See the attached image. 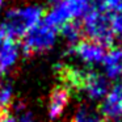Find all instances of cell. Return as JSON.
<instances>
[{
  "label": "cell",
  "mask_w": 122,
  "mask_h": 122,
  "mask_svg": "<svg viewBox=\"0 0 122 122\" xmlns=\"http://www.w3.org/2000/svg\"><path fill=\"white\" fill-rule=\"evenodd\" d=\"M58 30L61 32V34L63 36L64 40L71 45V47L76 45L79 41H81V37H83L81 22H79L77 20L66 22V24H63Z\"/></svg>",
  "instance_id": "9"
},
{
  "label": "cell",
  "mask_w": 122,
  "mask_h": 122,
  "mask_svg": "<svg viewBox=\"0 0 122 122\" xmlns=\"http://www.w3.org/2000/svg\"><path fill=\"white\" fill-rule=\"evenodd\" d=\"M43 8L38 5H25L19 8H12L7 11L0 30L5 38L19 40L22 38L29 29L42 20Z\"/></svg>",
  "instance_id": "2"
},
{
  "label": "cell",
  "mask_w": 122,
  "mask_h": 122,
  "mask_svg": "<svg viewBox=\"0 0 122 122\" xmlns=\"http://www.w3.org/2000/svg\"><path fill=\"white\" fill-rule=\"evenodd\" d=\"M1 74H3V72H1V71H0V75H1Z\"/></svg>",
  "instance_id": "18"
},
{
  "label": "cell",
  "mask_w": 122,
  "mask_h": 122,
  "mask_svg": "<svg viewBox=\"0 0 122 122\" xmlns=\"http://www.w3.org/2000/svg\"><path fill=\"white\" fill-rule=\"evenodd\" d=\"M0 122H17V121L9 112L1 110L0 112Z\"/></svg>",
  "instance_id": "14"
},
{
  "label": "cell",
  "mask_w": 122,
  "mask_h": 122,
  "mask_svg": "<svg viewBox=\"0 0 122 122\" xmlns=\"http://www.w3.org/2000/svg\"><path fill=\"white\" fill-rule=\"evenodd\" d=\"M49 3H53V4H56V3H59L61 0H47Z\"/></svg>",
  "instance_id": "16"
},
{
  "label": "cell",
  "mask_w": 122,
  "mask_h": 122,
  "mask_svg": "<svg viewBox=\"0 0 122 122\" xmlns=\"http://www.w3.org/2000/svg\"><path fill=\"white\" fill-rule=\"evenodd\" d=\"M71 51H74L84 63L91 64V66L102 63L104 56H105V54H106L105 47L98 45L97 42L87 40V38L79 41L75 46H72Z\"/></svg>",
  "instance_id": "5"
},
{
  "label": "cell",
  "mask_w": 122,
  "mask_h": 122,
  "mask_svg": "<svg viewBox=\"0 0 122 122\" xmlns=\"http://www.w3.org/2000/svg\"><path fill=\"white\" fill-rule=\"evenodd\" d=\"M56 36L58 29L41 20L22 37V51L25 55H34L50 50L56 41Z\"/></svg>",
  "instance_id": "3"
},
{
  "label": "cell",
  "mask_w": 122,
  "mask_h": 122,
  "mask_svg": "<svg viewBox=\"0 0 122 122\" xmlns=\"http://www.w3.org/2000/svg\"><path fill=\"white\" fill-rule=\"evenodd\" d=\"M106 11L112 13H122V0H101Z\"/></svg>",
  "instance_id": "13"
},
{
  "label": "cell",
  "mask_w": 122,
  "mask_h": 122,
  "mask_svg": "<svg viewBox=\"0 0 122 122\" xmlns=\"http://www.w3.org/2000/svg\"><path fill=\"white\" fill-rule=\"evenodd\" d=\"M71 122H105L104 118L98 113L93 112L89 106L80 105L75 112Z\"/></svg>",
  "instance_id": "10"
},
{
  "label": "cell",
  "mask_w": 122,
  "mask_h": 122,
  "mask_svg": "<svg viewBox=\"0 0 122 122\" xmlns=\"http://www.w3.org/2000/svg\"><path fill=\"white\" fill-rule=\"evenodd\" d=\"M4 40H5V37H4V34L1 33V30H0V47H1V45H3Z\"/></svg>",
  "instance_id": "15"
},
{
  "label": "cell",
  "mask_w": 122,
  "mask_h": 122,
  "mask_svg": "<svg viewBox=\"0 0 122 122\" xmlns=\"http://www.w3.org/2000/svg\"><path fill=\"white\" fill-rule=\"evenodd\" d=\"M3 3H4V0H0V12H1V7H3Z\"/></svg>",
  "instance_id": "17"
},
{
  "label": "cell",
  "mask_w": 122,
  "mask_h": 122,
  "mask_svg": "<svg viewBox=\"0 0 122 122\" xmlns=\"http://www.w3.org/2000/svg\"><path fill=\"white\" fill-rule=\"evenodd\" d=\"M19 55L20 51L16 41L5 38L0 47V71L4 72L9 70L12 66H15V63L19 59Z\"/></svg>",
  "instance_id": "8"
},
{
  "label": "cell",
  "mask_w": 122,
  "mask_h": 122,
  "mask_svg": "<svg viewBox=\"0 0 122 122\" xmlns=\"http://www.w3.org/2000/svg\"><path fill=\"white\" fill-rule=\"evenodd\" d=\"M71 92L67 89L66 87H55L50 92L49 96V117L50 119H56L58 117L62 116V113L64 112L66 106L70 102V97H71Z\"/></svg>",
  "instance_id": "7"
},
{
  "label": "cell",
  "mask_w": 122,
  "mask_h": 122,
  "mask_svg": "<svg viewBox=\"0 0 122 122\" xmlns=\"http://www.w3.org/2000/svg\"><path fill=\"white\" fill-rule=\"evenodd\" d=\"M83 36L87 40L97 42L105 49H112L116 36L112 29L110 12L106 11L101 0H91L89 11L83 16Z\"/></svg>",
  "instance_id": "1"
},
{
  "label": "cell",
  "mask_w": 122,
  "mask_h": 122,
  "mask_svg": "<svg viewBox=\"0 0 122 122\" xmlns=\"http://www.w3.org/2000/svg\"><path fill=\"white\" fill-rule=\"evenodd\" d=\"M91 7V0H61L43 17V21L51 26L59 28L63 24L81 19Z\"/></svg>",
  "instance_id": "4"
},
{
  "label": "cell",
  "mask_w": 122,
  "mask_h": 122,
  "mask_svg": "<svg viewBox=\"0 0 122 122\" xmlns=\"http://www.w3.org/2000/svg\"><path fill=\"white\" fill-rule=\"evenodd\" d=\"M0 112H1V110H0Z\"/></svg>",
  "instance_id": "19"
},
{
  "label": "cell",
  "mask_w": 122,
  "mask_h": 122,
  "mask_svg": "<svg viewBox=\"0 0 122 122\" xmlns=\"http://www.w3.org/2000/svg\"><path fill=\"white\" fill-rule=\"evenodd\" d=\"M105 100L109 101V102L122 105V81L116 83V84L109 89Z\"/></svg>",
  "instance_id": "12"
},
{
  "label": "cell",
  "mask_w": 122,
  "mask_h": 122,
  "mask_svg": "<svg viewBox=\"0 0 122 122\" xmlns=\"http://www.w3.org/2000/svg\"><path fill=\"white\" fill-rule=\"evenodd\" d=\"M13 104V88L9 83H0V110L9 112Z\"/></svg>",
  "instance_id": "11"
},
{
  "label": "cell",
  "mask_w": 122,
  "mask_h": 122,
  "mask_svg": "<svg viewBox=\"0 0 122 122\" xmlns=\"http://www.w3.org/2000/svg\"><path fill=\"white\" fill-rule=\"evenodd\" d=\"M109 89V80L104 75H100L97 72L87 71V76L83 83L81 91H84L87 97L92 101H97L104 98L108 95Z\"/></svg>",
  "instance_id": "6"
}]
</instances>
